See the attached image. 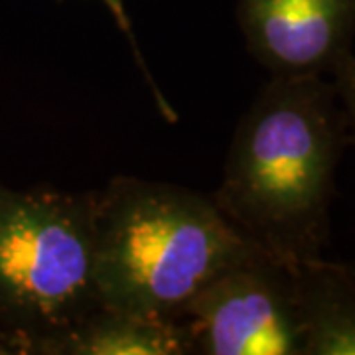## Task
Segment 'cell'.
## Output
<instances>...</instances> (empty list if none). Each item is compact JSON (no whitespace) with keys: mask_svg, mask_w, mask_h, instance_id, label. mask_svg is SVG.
<instances>
[{"mask_svg":"<svg viewBox=\"0 0 355 355\" xmlns=\"http://www.w3.org/2000/svg\"><path fill=\"white\" fill-rule=\"evenodd\" d=\"M347 142L331 81L272 77L237 125L211 200L247 241L280 263L294 268L320 259Z\"/></svg>","mask_w":355,"mask_h":355,"instance_id":"obj_1","label":"cell"},{"mask_svg":"<svg viewBox=\"0 0 355 355\" xmlns=\"http://www.w3.org/2000/svg\"><path fill=\"white\" fill-rule=\"evenodd\" d=\"M93 247L101 306L174 320L254 245L207 196L116 176L93 191Z\"/></svg>","mask_w":355,"mask_h":355,"instance_id":"obj_2","label":"cell"},{"mask_svg":"<svg viewBox=\"0 0 355 355\" xmlns=\"http://www.w3.org/2000/svg\"><path fill=\"white\" fill-rule=\"evenodd\" d=\"M101 306L93 191L0 186V338L42 354Z\"/></svg>","mask_w":355,"mask_h":355,"instance_id":"obj_3","label":"cell"},{"mask_svg":"<svg viewBox=\"0 0 355 355\" xmlns=\"http://www.w3.org/2000/svg\"><path fill=\"white\" fill-rule=\"evenodd\" d=\"M174 322L186 354L304 355L294 268L257 247L217 272Z\"/></svg>","mask_w":355,"mask_h":355,"instance_id":"obj_4","label":"cell"},{"mask_svg":"<svg viewBox=\"0 0 355 355\" xmlns=\"http://www.w3.org/2000/svg\"><path fill=\"white\" fill-rule=\"evenodd\" d=\"M239 26L272 77L330 76L352 51L355 0H239Z\"/></svg>","mask_w":355,"mask_h":355,"instance_id":"obj_5","label":"cell"},{"mask_svg":"<svg viewBox=\"0 0 355 355\" xmlns=\"http://www.w3.org/2000/svg\"><path fill=\"white\" fill-rule=\"evenodd\" d=\"M304 355H355V266L324 257L294 266Z\"/></svg>","mask_w":355,"mask_h":355,"instance_id":"obj_6","label":"cell"},{"mask_svg":"<svg viewBox=\"0 0 355 355\" xmlns=\"http://www.w3.org/2000/svg\"><path fill=\"white\" fill-rule=\"evenodd\" d=\"M46 355H186V343L174 320L99 306Z\"/></svg>","mask_w":355,"mask_h":355,"instance_id":"obj_7","label":"cell"},{"mask_svg":"<svg viewBox=\"0 0 355 355\" xmlns=\"http://www.w3.org/2000/svg\"><path fill=\"white\" fill-rule=\"evenodd\" d=\"M331 85L336 89V95L340 99L343 114H345V127H347V140L355 144V55L349 51L343 55L330 71Z\"/></svg>","mask_w":355,"mask_h":355,"instance_id":"obj_8","label":"cell"},{"mask_svg":"<svg viewBox=\"0 0 355 355\" xmlns=\"http://www.w3.org/2000/svg\"><path fill=\"white\" fill-rule=\"evenodd\" d=\"M103 4L107 6V10L111 12V16L114 18V22L116 26L121 28V32L125 34L130 42V46H132V53H135V58H137V64L139 67L142 69V73L146 76V81H148V87L153 89L154 93V99L158 103V107L162 109V113L164 116H168L170 121H174L176 116L172 113V107L166 103L164 95H160V91L156 87V83L153 81V76L148 73V67H146V62L142 60V55H140V50H139V44H137V40H135V34H132V22H130V16L127 12V6H125V0H101Z\"/></svg>","mask_w":355,"mask_h":355,"instance_id":"obj_9","label":"cell"},{"mask_svg":"<svg viewBox=\"0 0 355 355\" xmlns=\"http://www.w3.org/2000/svg\"><path fill=\"white\" fill-rule=\"evenodd\" d=\"M0 354H10V349H8V345L4 343V340L0 338Z\"/></svg>","mask_w":355,"mask_h":355,"instance_id":"obj_10","label":"cell"}]
</instances>
